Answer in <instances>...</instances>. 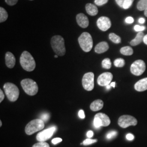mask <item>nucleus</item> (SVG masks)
Instances as JSON below:
<instances>
[{"mask_svg": "<svg viewBox=\"0 0 147 147\" xmlns=\"http://www.w3.org/2000/svg\"><path fill=\"white\" fill-rule=\"evenodd\" d=\"M97 26L100 30L106 31L111 27V22L109 18L106 17H101L97 20Z\"/></svg>", "mask_w": 147, "mask_h": 147, "instance_id": "nucleus-13", "label": "nucleus"}, {"mask_svg": "<svg viewBox=\"0 0 147 147\" xmlns=\"http://www.w3.org/2000/svg\"><path fill=\"white\" fill-rule=\"evenodd\" d=\"M110 123V119L106 114L99 113L95 114L94 119V126L95 128L98 129L101 126H107Z\"/></svg>", "mask_w": 147, "mask_h": 147, "instance_id": "nucleus-7", "label": "nucleus"}, {"mask_svg": "<svg viewBox=\"0 0 147 147\" xmlns=\"http://www.w3.org/2000/svg\"><path fill=\"white\" fill-rule=\"evenodd\" d=\"M82 86L83 88L87 90L91 91L93 89L94 87V74L89 72L85 74L83 76Z\"/></svg>", "mask_w": 147, "mask_h": 147, "instance_id": "nucleus-10", "label": "nucleus"}, {"mask_svg": "<svg viewBox=\"0 0 147 147\" xmlns=\"http://www.w3.org/2000/svg\"><path fill=\"white\" fill-rule=\"evenodd\" d=\"M144 34L142 32H140L136 35L135 39L130 41V44L132 46H136L140 44L142 41H143V38L144 37Z\"/></svg>", "mask_w": 147, "mask_h": 147, "instance_id": "nucleus-20", "label": "nucleus"}, {"mask_svg": "<svg viewBox=\"0 0 147 147\" xmlns=\"http://www.w3.org/2000/svg\"><path fill=\"white\" fill-rule=\"evenodd\" d=\"M110 85H111V87H113V88H114V87H115V86H116V82H112L111 83H110Z\"/></svg>", "mask_w": 147, "mask_h": 147, "instance_id": "nucleus-44", "label": "nucleus"}, {"mask_svg": "<svg viewBox=\"0 0 147 147\" xmlns=\"http://www.w3.org/2000/svg\"><path fill=\"white\" fill-rule=\"evenodd\" d=\"M137 8L139 11H145L147 8V0H140L137 3Z\"/></svg>", "mask_w": 147, "mask_h": 147, "instance_id": "nucleus-23", "label": "nucleus"}, {"mask_svg": "<svg viewBox=\"0 0 147 147\" xmlns=\"http://www.w3.org/2000/svg\"><path fill=\"white\" fill-rule=\"evenodd\" d=\"M118 124L122 128H126L130 126H135L137 124V120L135 118L130 115H123L118 119Z\"/></svg>", "mask_w": 147, "mask_h": 147, "instance_id": "nucleus-9", "label": "nucleus"}, {"mask_svg": "<svg viewBox=\"0 0 147 147\" xmlns=\"http://www.w3.org/2000/svg\"><path fill=\"white\" fill-rule=\"evenodd\" d=\"M109 38L112 42L116 44H119L121 42L120 37L113 33H111L109 35Z\"/></svg>", "mask_w": 147, "mask_h": 147, "instance_id": "nucleus-24", "label": "nucleus"}, {"mask_svg": "<svg viewBox=\"0 0 147 147\" xmlns=\"http://www.w3.org/2000/svg\"><path fill=\"white\" fill-rule=\"evenodd\" d=\"M109 49V46L106 41L100 42L95 47V51L97 53H102L107 51Z\"/></svg>", "mask_w": 147, "mask_h": 147, "instance_id": "nucleus-17", "label": "nucleus"}, {"mask_svg": "<svg viewBox=\"0 0 147 147\" xmlns=\"http://www.w3.org/2000/svg\"><path fill=\"white\" fill-rule=\"evenodd\" d=\"M62 141V139L61 138H55L52 140V143L53 144H56L57 143H59V142Z\"/></svg>", "mask_w": 147, "mask_h": 147, "instance_id": "nucleus-35", "label": "nucleus"}, {"mask_svg": "<svg viewBox=\"0 0 147 147\" xmlns=\"http://www.w3.org/2000/svg\"><path fill=\"white\" fill-rule=\"evenodd\" d=\"M143 42H144V43L145 44L147 45V35L144 37Z\"/></svg>", "mask_w": 147, "mask_h": 147, "instance_id": "nucleus-43", "label": "nucleus"}, {"mask_svg": "<svg viewBox=\"0 0 147 147\" xmlns=\"http://www.w3.org/2000/svg\"><path fill=\"white\" fill-rule=\"evenodd\" d=\"M146 66L144 62L139 59L135 61L130 67L131 73L136 76H140L146 71Z\"/></svg>", "mask_w": 147, "mask_h": 147, "instance_id": "nucleus-8", "label": "nucleus"}, {"mask_svg": "<svg viewBox=\"0 0 147 147\" xmlns=\"http://www.w3.org/2000/svg\"><path fill=\"white\" fill-rule=\"evenodd\" d=\"M5 92L8 100L15 101L18 100L19 96V89L18 87L12 83H6L3 86Z\"/></svg>", "mask_w": 147, "mask_h": 147, "instance_id": "nucleus-4", "label": "nucleus"}, {"mask_svg": "<svg viewBox=\"0 0 147 147\" xmlns=\"http://www.w3.org/2000/svg\"><path fill=\"white\" fill-rule=\"evenodd\" d=\"M8 13L6 10L2 8H0V23H3L8 19Z\"/></svg>", "mask_w": 147, "mask_h": 147, "instance_id": "nucleus-22", "label": "nucleus"}, {"mask_svg": "<svg viewBox=\"0 0 147 147\" xmlns=\"http://www.w3.org/2000/svg\"><path fill=\"white\" fill-rule=\"evenodd\" d=\"M21 87L25 92L30 96H33L38 92V86L37 83L32 79L26 78L21 81Z\"/></svg>", "mask_w": 147, "mask_h": 147, "instance_id": "nucleus-5", "label": "nucleus"}, {"mask_svg": "<svg viewBox=\"0 0 147 147\" xmlns=\"http://www.w3.org/2000/svg\"><path fill=\"white\" fill-rule=\"evenodd\" d=\"M44 122L41 119H35L31 120L25 128V132L28 135H31L37 131L44 129Z\"/></svg>", "mask_w": 147, "mask_h": 147, "instance_id": "nucleus-6", "label": "nucleus"}, {"mask_svg": "<svg viewBox=\"0 0 147 147\" xmlns=\"http://www.w3.org/2000/svg\"><path fill=\"white\" fill-rule=\"evenodd\" d=\"M125 64V60L123 59L119 58V59H116L114 62V65L116 67H123Z\"/></svg>", "mask_w": 147, "mask_h": 147, "instance_id": "nucleus-26", "label": "nucleus"}, {"mask_svg": "<svg viewBox=\"0 0 147 147\" xmlns=\"http://www.w3.org/2000/svg\"><path fill=\"white\" fill-rule=\"evenodd\" d=\"M108 0H95V3L98 6H102L108 2Z\"/></svg>", "mask_w": 147, "mask_h": 147, "instance_id": "nucleus-31", "label": "nucleus"}, {"mask_svg": "<svg viewBox=\"0 0 147 147\" xmlns=\"http://www.w3.org/2000/svg\"><path fill=\"white\" fill-rule=\"evenodd\" d=\"M138 21H139V23H140V24H143V23H144V22H145V20H144V18H140V19H139Z\"/></svg>", "mask_w": 147, "mask_h": 147, "instance_id": "nucleus-42", "label": "nucleus"}, {"mask_svg": "<svg viewBox=\"0 0 147 147\" xmlns=\"http://www.w3.org/2000/svg\"><path fill=\"white\" fill-rule=\"evenodd\" d=\"M111 87V85H110V84H108V85H107V86H106V89H110Z\"/></svg>", "mask_w": 147, "mask_h": 147, "instance_id": "nucleus-45", "label": "nucleus"}, {"mask_svg": "<svg viewBox=\"0 0 147 147\" xmlns=\"http://www.w3.org/2000/svg\"><path fill=\"white\" fill-rule=\"evenodd\" d=\"M20 63L23 68L27 71H32L35 68V61L33 56L28 51H24L20 58Z\"/></svg>", "mask_w": 147, "mask_h": 147, "instance_id": "nucleus-1", "label": "nucleus"}, {"mask_svg": "<svg viewBox=\"0 0 147 147\" xmlns=\"http://www.w3.org/2000/svg\"><path fill=\"white\" fill-rule=\"evenodd\" d=\"M134 0H125L124 3L123 8L125 9H127L129 8L132 5Z\"/></svg>", "mask_w": 147, "mask_h": 147, "instance_id": "nucleus-28", "label": "nucleus"}, {"mask_svg": "<svg viewBox=\"0 0 147 147\" xmlns=\"http://www.w3.org/2000/svg\"><path fill=\"white\" fill-rule=\"evenodd\" d=\"M117 135V132L116 131H112L111 132H109L107 135H106V137L107 139L108 140H110V139H112L113 138L115 137Z\"/></svg>", "mask_w": 147, "mask_h": 147, "instance_id": "nucleus-29", "label": "nucleus"}, {"mask_svg": "<svg viewBox=\"0 0 147 147\" xmlns=\"http://www.w3.org/2000/svg\"><path fill=\"white\" fill-rule=\"evenodd\" d=\"M50 118V114L48 113H43L41 116V119L44 122H47V120Z\"/></svg>", "mask_w": 147, "mask_h": 147, "instance_id": "nucleus-32", "label": "nucleus"}, {"mask_svg": "<svg viewBox=\"0 0 147 147\" xmlns=\"http://www.w3.org/2000/svg\"><path fill=\"white\" fill-rule=\"evenodd\" d=\"M55 58H57V57H58V55H55Z\"/></svg>", "mask_w": 147, "mask_h": 147, "instance_id": "nucleus-48", "label": "nucleus"}, {"mask_svg": "<svg viewBox=\"0 0 147 147\" xmlns=\"http://www.w3.org/2000/svg\"><path fill=\"white\" fill-rule=\"evenodd\" d=\"M104 106V102L100 99L94 101L90 106V110L93 111H98L101 110Z\"/></svg>", "mask_w": 147, "mask_h": 147, "instance_id": "nucleus-18", "label": "nucleus"}, {"mask_svg": "<svg viewBox=\"0 0 147 147\" xmlns=\"http://www.w3.org/2000/svg\"><path fill=\"white\" fill-rule=\"evenodd\" d=\"M78 41L81 48L86 53L89 52L93 45V39L91 35L88 32H83L79 37Z\"/></svg>", "mask_w": 147, "mask_h": 147, "instance_id": "nucleus-3", "label": "nucleus"}, {"mask_svg": "<svg viewBox=\"0 0 147 147\" xmlns=\"http://www.w3.org/2000/svg\"><path fill=\"white\" fill-rule=\"evenodd\" d=\"M144 15H145V16L147 17V8L145 10V11H144Z\"/></svg>", "mask_w": 147, "mask_h": 147, "instance_id": "nucleus-46", "label": "nucleus"}, {"mask_svg": "<svg viewBox=\"0 0 147 147\" xmlns=\"http://www.w3.org/2000/svg\"><path fill=\"white\" fill-rule=\"evenodd\" d=\"M97 142V140H92L90 138H88L85 140L83 142V144L84 146H87V145H89L91 144L92 143H94Z\"/></svg>", "mask_w": 147, "mask_h": 147, "instance_id": "nucleus-30", "label": "nucleus"}, {"mask_svg": "<svg viewBox=\"0 0 147 147\" xmlns=\"http://www.w3.org/2000/svg\"><path fill=\"white\" fill-rule=\"evenodd\" d=\"M126 138L129 141H132L134 139V136L132 135L131 134H128L126 136Z\"/></svg>", "mask_w": 147, "mask_h": 147, "instance_id": "nucleus-38", "label": "nucleus"}, {"mask_svg": "<svg viewBox=\"0 0 147 147\" xmlns=\"http://www.w3.org/2000/svg\"><path fill=\"white\" fill-rule=\"evenodd\" d=\"M134 29L137 32H142L145 29L144 26H140L139 25H135L134 27Z\"/></svg>", "mask_w": 147, "mask_h": 147, "instance_id": "nucleus-34", "label": "nucleus"}, {"mask_svg": "<svg viewBox=\"0 0 147 147\" xmlns=\"http://www.w3.org/2000/svg\"><path fill=\"white\" fill-rule=\"evenodd\" d=\"M31 1H33V0H31Z\"/></svg>", "mask_w": 147, "mask_h": 147, "instance_id": "nucleus-49", "label": "nucleus"}, {"mask_svg": "<svg viewBox=\"0 0 147 147\" xmlns=\"http://www.w3.org/2000/svg\"><path fill=\"white\" fill-rule=\"evenodd\" d=\"M125 21L128 24H132V23H134V18H132V17H129L126 18Z\"/></svg>", "mask_w": 147, "mask_h": 147, "instance_id": "nucleus-36", "label": "nucleus"}, {"mask_svg": "<svg viewBox=\"0 0 147 147\" xmlns=\"http://www.w3.org/2000/svg\"><path fill=\"white\" fill-rule=\"evenodd\" d=\"M93 135H94V133L92 131H88V132L87 133V136L89 138L92 137Z\"/></svg>", "mask_w": 147, "mask_h": 147, "instance_id": "nucleus-41", "label": "nucleus"}, {"mask_svg": "<svg viewBox=\"0 0 147 147\" xmlns=\"http://www.w3.org/2000/svg\"><path fill=\"white\" fill-rule=\"evenodd\" d=\"M5 60H6V65L8 68L11 69L14 68V67L15 65L16 59L13 53L10 52H7L6 53Z\"/></svg>", "mask_w": 147, "mask_h": 147, "instance_id": "nucleus-15", "label": "nucleus"}, {"mask_svg": "<svg viewBox=\"0 0 147 147\" xmlns=\"http://www.w3.org/2000/svg\"><path fill=\"white\" fill-rule=\"evenodd\" d=\"M76 21L78 25L82 28H87L89 25V20L87 16L83 13H80L77 15Z\"/></svg>", "mask_w": 147, "mask_h": 147, "instance_id": "nucleus-14", "label": "nucleus"}, {"mask_svg": "<svg viewBox=\"0 0 147 147\" xmlns=\"http://www.w3.org/2000/svg\"><path fill=\"white\" fill-rule=\"evenodd\" d=\"M113 75L112 73L106 72L101 74L99 76L97 80V82L100 86H107V85L110 84Z\"/></svg>", "mask_w": 147, "mask_h": 147, "instance_id": "nucleus-12", "label": "nucleus"}, {"mask_svg": "<svg viewBox=\"0 0 147 147\" xmlns=\"http://www.w3.org/2000/svg\"><path fill=\"white\" fill-rule=\"evenodd\" d=\"M18 0H5L6 3L9 6H14L18 2Z\"/></svg>", "mask_w": 147, "mask_h": 147, "instance_id": "nucleus-33", "label": "nucleus"}, {"mask_svg": "<svg viewBox=\"0 0 147 147\" xmlns=\"http://www.w3.org/2000/svg\"><path fill=\"white\" fill-rule=\"evenodd\" d=\"M5 98V95L3 94L2 89H0V102H1Z\"/></svg>", "mask_w": 147, "mask_h": 147, "instance_id": "nucleus-40", "label": "nucleus"}, {"mask_svg": "<svg viewBox=\"0 0 147 147\" xmlns=\"http://www.w3.org/2000/svg\"><path fill=\"white\" fill-rule=\"evenodd\" d=\"M55 131L56 128L53 126L39 132L36 137L37 141L39 142H45L47 141L53 136Z\"/></svg>", "mask_w": 147, "mask_h": 147, "instance_id": "nucleus-11", "label": "nucleus"}, {"mask_svg": "<svg viewBox=\"0 0 147 147\" xmlns=\"http://www.w3.org/2000/svg\"><path fill=\"white\" fill-rule=\"evenodd\" d=\"M120 53L125 56H131L134 53L132 49L130 47H122L120 50Z\"/></svg>", "mask_w": 147, "mask_h": 147, "instance_id": "nucleus-21", "label": "nucleus"}, {"mask_svg": "<svg viewBox=\"0 0 147 147\" xmlns=\"http://www.w3.org/2000/svg\"><path fill=\"white\" fill-rule=\"evenodd\" d=\"M78 116L80 118H81V119H84L85 118V114H84V112L82 110H81L79 111L78 112Z\"/></svg>", "mask_w": 147, "mask_h": 147, "instance_id": "nucleus-39", "label": "nucleus"}, {"mask_svg": "<svg viewBox=\"0 0 147 147\" xmlns=\"http://www.w3.org/2000/svg\"><path fill=\"white\" fill-rule=\"evenodd\" d=\"M51 45L53 51L59 56H64L66 50L65 47V40L61 35H55L51 39Z\"/></svg>", "mask_w": 147, "mask_h": 147, "instance_id": "nucleus-2", "label": "nucleus"}, {"mask_svg": "<svg viewBox=\"0 0 147 147\" xmlns=\"http://www.w3.org/2000/svg\"><path fill=\"white\" fill-rule=\"evenodd\" d=\"M111 66H112V63H111L110 59L106 58L102 61V68L106 69H109L111 68Z\"/></svg>", "mask_w": 147, "mask_h": 147, "instance_id": "nucleus-25", "label": "nucleus"}, {"mask_svg": "<svg viewBox=\"0 0 147 147\" xmlns=\"http://www.w3.org/2000/svg\"><path fill=\"white\" fill-rule=\"evenodd\" d=\"M134 87L138 92H143L147 90V77L141 79L136 83Z\"/></svg>", "mask_w": 147, "mask_h": 147, "instance_id": "nucleus-16", "label": "nucleus"}, {"mask_svg": "<svg viewBox=\"0 0 147 147\" xmlns=\"http://www.w3.org/2000/svg\"><path fill=\"white\" fill-rule=\"evenodd\" d=\"M2 121L0 120V126H2Z\"/></svg>", "mask_w": 147, "mask_h": 147, "instance_id": "nucleus-47", "label": "nucleus"}, {"mask_svg": "<svg viewBox=\"0 0 147 147\" xmlns=\"http://www.w3.org/2000/svg\"><path fill=\"white\" fill-rule=\"evenodd\" d=\"M32 147H50V146L45 142H39L35 144Z\"/></svg>", "mask_w": 147, "mask_h": 147, "instance_id": "nucleus-27", "label": "nucleus"}, {"mask_svg": "<svg viewBox=\"0 0 147 147\" xmlns=\"http://www.w3.org/2000/svg\"><path fill=\"white\" fill-rule=\"evenodd\" d=\"M116 2H117L118 5L122 7L123 8L124 3L125 2V0H116Z\"/></svg>", "mask_w": 147, "mask_h": 147, "instance_id": "nucleus-37", "label": "nucleus"}, {"mask_svg": "<svg viewBox=\"0 0 147 147\" xmlns=\"http://www.w3.org/2000/svg\"><path fill=\"white\" fill-rule=\"evenodd\" d=\"M86 10L88 14L91 16H95L98 13L97 7L92 3H87L86 5Z\"/></svg>", "mask_w": 147, "mask_h": 147, "instance_id": "nucleus-19", "label": "nucleus"}]
</instances>
